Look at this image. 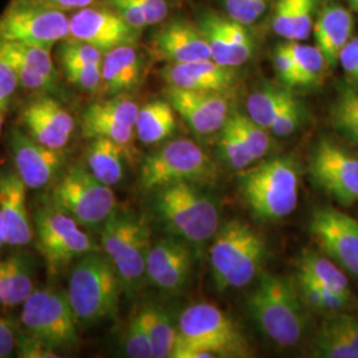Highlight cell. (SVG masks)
I'll return each instance as SVG.
<instances>
[{
	"instance_id": "cell-29",
	"label": "cell",
	"mask_w": 358,
	"mask_h": 358,
	"mask_svg": "<svg viewBox=\"0 0 358 358\" xmlns=\"http://www.w3.org/2000/svg\"><path fill=\"white\" fill-rule=\"evenodd\" d=\"M174 108L169 101L154 100L140 108L136 121V137L143 145L165 141L177 128Z\"/></svg>"
},
{
	"instance_id": "cell-25",
	"label": "cell",
	"mask_w": 358,
	"mask_h": 358,
	"mask_svg": "<svg viewBox=\"0 0 358 358\" xmlns=\"http://www.w3.org/2000/svg\"><path fill=\"white\" fill-rule=\"evenodd\" d=\"M143 63L134 44L115 47L103 53V88L110 94L134 90L141 83Z\"/></svg>"
},
{
	"instance_id": "cell-56",
	"label": "cell",
	"mask_w": 358,
	"mask_h": 358,
	"mask_svg": "<svg viewBox=\"0 0 358 358\" xmlns=\"http://www.w3.org/2000/svg\"><path fill=\"white\" fill-rule=\"evenodd\" d=\"M334 108L345 110L348 113L356 115L358 118V90H353V88H348L344 90Z\"/></svg>"
},
{
	"instance_id": "cell-59",
	"label": "cell",
	"mask_w": 358,
	"mask_h": 358,
	"mask_svg": "<svg viewBox=\"0 0 358 358\" xmlns=\"http://www.w3.org/2000/svg\"><path fill=\"white\" fill-rule=\"evenodd\" d=\"M350 1H352V4H353V7H355V8H357L358 0H350Z\"/></svg>"
},
{
	"instance_id": "cell-34",
	"label": "cell",
	"mask_w": 358,
	"mask_h": 358,
	"mask_svg": "<svg viewBox=\"0 0 358 358\" xmlns=\"http://www.w3.org/2000/svg\"><path fill=\"white\" fill-rule=\"evenodd\" d=\"M299 75V87L319 85L329 65L325 56L316 45H307L299 41L288 43Z\"/></svg>"
},
{
	"instance_id": "cell-12",
	"label": "cell",
	"mask_w": 358,
	"mask_h": 358,
	"mask_svg": "<svg viewBox=\"0 0 358 358\" xmlns=\"http://www.w3.org/2000/svg\"><path fill=\"white\" fill-rule=\"evenodd\" d=\"M69 32V16L64 11L34 1L13 0L0 15V43H23L52 50Z\"/></svg>"
},
{
	"instance_id": "cell-5",
	"label": "cell",
	"mask_w": 358,
	"mask_h": 358,
	"mask_svg": "<svg viewBox=\"0 0 358 358\" xmlns=\"http://www.w3.org/2000/svg\"><path fill=\"white\" fill-rule=\"evenodd\" d=\"M122 291L117 269L103 251L81 256L71 271L66 291L80 328H90L112 317Z\"/></svg>"
},
{
	"instance_id": "cell-19",
	"label": "cell",
	"mask_w": 358,
	"mask_h": 358,
	"mask_svg": "<svg viewBox=\"0 0 358 358\" xmlns=\"http://www.w3.org/2000/svg\"><path fill=\"white\" fill-rule=\"evenodd\" d=\"M0 59L11 65L22 88L38 94L59 92L60 76L52 60L51 50L6 41L0 43Z\"/></svg>"
},
{
	"instance_id": "cell-35",
	"label": "cell",
	"mask_w": 358,
	"mask_h": 358,
	"mask_svg": "<svg viewBox=\"0 0 358 358\" xmlns=\"http://www.w3.org/2000/svg\"><path fill=\"white\" fill-rule=\"evenodd\" d=\"M296 282L303 304L317 312H325L328 315L343 312V309H345L350 301L349 296L337 294L307 279L296 278Z\"/></svg>"
},
{
	"instance_id": "cell-52",
	"label": "cell",
	"mask_w": 358,
	"mask_h": 358,
	"mask_svg": "<svg viewBox=\"0 0 358 358\" xmlns=\"http://www.w3.org/2000/svg\"><path fill=\"white\" fill-rule=\"evenodd\" d=\"M333 122H334L336 129L345 138L358 146V118L356 115L334 108L333 109Z\"/></svg>"
},
{
	"instance_id": "cell-39",
	"label": "cell",
	"mask_w": 358,
	"mask_h": 358,
	"mask_svg": "<svg viewBox=\"0 0 358 358\" xmlns=\"http://www.w3.org/2000/svg\"><path fill=\"white\" fill-rule=\"evenodd\" d=\"M312 353L315 357L320 358H358L355 348L325 325H321L313 338Z\"/></svg>"
},
{
	"instance_id": "cell-15",
	"label": "cell",
	"mask_w": 358,
	"mask_h": 358,
	"mask_svg": "<svg viewBox=\"0 0 358 358\" xmlns=\"http://www.w3.org/2000/svg\"><path fill=\"white\" fill-rule=\"evenodd\" d=\"M140 31L115 13L100 7H85L69 16V32L66 38L90 44L100 51H110L115 47L134 44Z\"/></svg>"
},
{
	"instance_id": "cell-7",
	"label": "cell",
	"mask_w": 358,
	"mask_h": 358,
	"mask_svg": "<svg viewBox=\"0 0 358 358\" xmlns=\"http://www.w3.org/2000/svg\"><path fill=\"white\" fill-rule=\"evenodd\" d=\"M69 217L83 229L103 227L117 208L115 192L110 186L96 178L88 169H68L52 185L50 203Z\"/></svg>"
},
{
	"instance_id": "cell-48",
	"label": "cell",
	"mask_w": 358,
	"mask_h": 358,
	"mask_svg": "<svg viewBox=\"0 0 358 358\" xmlns=\"http://www.w3.org/2000/svg\"><path fill=\"white\" fill-rule=\"evenodd\" d=\"M296 0H278L272 16V29L282 38L292 40Z\"/></svg>"
},
{
	"instance_id": "cell-28",
	"label": "cell",
	"mask_w": 358,
	"mask_h": 358,
	"mask_svg": "<svg viewBox=\"0 0 358 358\" xmlns=\"http://www.w3.org/2000/svg\"><path fill=\"white\" fill-rule=\"evenodd\" d=\"M128 154L124 146L112 140L92 138L85 155L87 166L96 178L112 187L124 178V162Z\"/></svg>"
},
{
	"instance_id": "cell-38",
	"label": "cell",
	"mask_w": 358,
	"mask_h": 358,
	"mask_svg": "<svg viewBox=\"0 0 358 358\" xmlns=\"http://www.w3.org/2000/svg\"><path fill=\"white\" fill-rule=\"evenodd\" d=\"M103 52L71 38H64L57 50V60L63 69L90 64H103Z\"/></svg>"
},
{
	"instance_id": "cell-54",
	"label": "cell",
	"mask_w": 358,
	"mask_h": 358,
	"mask_svg": "<svg viewBox=\"0 0 358 358\" xmlns=\"http://www.w3.org/2000/svg\"><path fill=\"white\" fill-rule=\"evenodd\" d=\"M17 325L10 317H0V358L10 357L16 348Z\"/></svg>"
},
{
	"instance_id": "cell-9",
	"label": "cell",
	"mask_w": 358,
	"mask_h": 358,
	"mask_svg": "<svg viewBox=\"0 0 358 358\" xmlns=\"http://www.w3.org/2000/svg\"><path fill=\"white\" fill-rule=\"evenodd\" d=\"M150 245V230L146 222L131 213H115L103 224V252L117 269L124 291L140 289L146 278Z\"/></svg>"
},
{
	"instance_id": "cell-47",
	"label": "cell",
	"mask_w": 358,
	"mask_h": 358,
	"mask_svg": "<svg viewBox=\"0 0 358 358\" xmlns=\"http://www.w3.org/2000/svg\"><path fill=\"white\" fill-rule=\"evenodd\" d=\"M273 66L279 80L287 88L299 87V75L288 44L279 45L273 52Z\"/></svg>"
},
{
	"instance_id": "cell-36",
	"label": "cell",
	"mask_w": 358,
	"mask_h": 358,
	"mask_svg": "<svg viewBox=\"0 0 358 358\" xmlns=\"http://www.w3.org/2000/svg\"><path fill=\"white\" fill-rule=\"evenodd\" d=\"M217 150L223 162H226V165L235 171L245 170L256 162L255 158L250 153L248 148L229 122V120L219 131Z\"/></svg>"
},
{
	"instance_id": "cell-14",
	"label": "cell",
	"mask_w": 358,
	"mask_h": 358,
	"mask_svg": "<svg viewBox=\"0 0 358 358\" xmlns=\"http://www.w3.org/2000/svg\"><path fill=\"white\" fill-rule=\"evenodd\" d=\"M309 232L324 255L358 278V219L336 207H319L312 213Z\"/></svg>"
},
{
	"instance_id": "cell-50",
	"label": "cell",
	"mask_w": 358,
	"mask_h": 358,
	"mask_svg": "<svg viewBox=\"0 0 358 358\" xmlns=\"http://www.w3.org/2000/svg\"><path fill=\"white\" fill-rule=\"evenodd\" d=\"M19 80L11 65L0 59V112L6 113L19 88Z\"/></svg>"
},
{
	"instance_id": "cell-4",
	"label": "cell",
	"mask_w": 358,
	"mask_h": 358,
	"mask_svg": "<svg viewBox=\"0 0 358 358\" xmlns=\"http://www.w3.org/2000/svg\"><path fill=\"white\" fill-rule=\"evenodd\" d=\"M239 189L256 219L278 222L289 217L299 203L300 177L292 157H273L239 174Z\"/></svg>"
},
{
	"instance_id": "cell-2",
	"label": "cell",
	"mask_w": 358,
	"mask_h": 358,
	"mask_svg": "<svg viewBox=\"0 0 358 358\" xmlns=\"http://www.w3.org/2000/svg\"><path fill=\"white\" fill-rule=\"evenodd\" d=\"M247 308L256 327L280 348L300 343L306 331L303 301L289 279L262 272L255 289L247 299Z\"/></svg>"
},
{
	"instance_id": "cell-58",
	"label": "cell",
	"mask_w": 358,
	"mask_h": 358,
	"mask_svg": "<svg viewBox=\"0 0 358 358\" xmlns=\"http://www.w3.org/2000/svg\"><path fill=\"white\" fill-rule=\"evenodd\" d=\"M3 124H4V113L0 112V134H1V130H3Z\"/></svg>"
},
{
	"instance_id": "cell-24",
	"label": "cell",
	"mask_w": 358,
	"mask_h": 358,
	"mask_svg": "<svg viewBox=\"0 0 358 358\" xmlns=\"http://www.w3.org/2000/svg\"><path fill=\"white\" fill-rule=\"evenodd\" d=\"M161 77L167 87L224 93L234 85L236 73L234 68L219 65L214 60H202L182 64L169 63L161 71Z\"/></svg>"
},
{
	"instance_id": "cell-49",
	"label": "cell",
	"mask_w": 358,
	"mask_h": 358,
	"mask_svg": "<svg viewBox=\"0 0 358 358\" xmlns=\"http://www.w3.org/2000/svg\"><path fill=\"white\" fill-rule=\"evenodd\" d=\"M112 10H115L129 26L141 31L148 27V20L137 0H108Z\"/></svg>"
},
{
	"instance_id": "cell-22",
	"label": "cell",
	"mask_w": 358,
	"mask_h": 358,
	"mask_svg": "<svg viewBox=\"0 0 358 358\" xmlns=\"http://www.w3.org/2000/svg\"><path fill=\"white\" fill-rule=\"evenodd\" d=\"M28 187L13 170H0V213L6 245L24 247L35 235L34 222L27 207Z\"/></svg>"
},
{
	"instance_id": "cell-55",
	"label": "cell",
	"mask_w": 358,
	"mask_h": 358,
	"mask_svg": "<svg viewBox=\"0 0 358 358\" xmlns=\"http://www.w3.org/2000/svg\"><path fill=\"white\" fill-rule=\"evenodd\" d=\"M23 1H34L38 4L64 11V13H73L77 10L90 7L96 0H23Z\"/></svg>"
},
{
	"instance_id": "cell-26",
	"label": "cell",
	"mask_w": 358,
	"mask_h": 358,
	"mask_svg": "<svg viewBox=\"0 0 358 358\" xmlns=\"http://www.w3.org/2000/svg\"><path fill=\"white\" fill-rule=\"evenodd\" d=\"M353 17L350 13L337 4L328 6L313 24L316 47L322 52L329 68L338 63L340 52L350 40L353 32Z\"/></svg>"
},
{
	"instance_id": "cell-11",
	"label": "cell",
	"mask_w": 358,
	"mask_h": 358,
	"mask_svg": "<svg viewBox=\"0 0 358 358\" xmlns=\"http://www.w3.org/2000/svg\"><path fill=\"white\" fill-rule=\"evenodd\" d=\"M22 325L55 350L72 349L78 344V321L66 292L35 288L22 309Z\"/></svg>"
},
{
	"instance_id": "cell-30",
	"label": "cell",
	"mask_w": 358,
	"mask_h": 358,
	"mask_svg": "<svg viewBox=\"0 0 358 358\" xmlns=\"http://www.w3.org/2000/svg\"><path fill=\"white\" fill-rule=\"evenodd\" d=\"M296 278L307 279L337 294L350 297V287L345 271L324 254L306 251L297 262Z\"/></svg>"
},
{
	"instance_id": "cell-53",
	"label": "cell",
	"mask_w": 358,
	"mask_h": 358,
	"mask_svg": "<svg viewBox=\"0 0 358 358\" xmlns=\"http://www.w3.org/2000/svg\"><path fill=\"white\" fill-rule=\"evenodd\" d=\"M142 13H145L148 26H157L165 22L169 13L170 4L169 0H137Z\"/></svg>"
},
{
	"instance_id": "cell-16",
	"label": "cell",
	"mask_w": 358,
	"mask_h": 358,
	"mask_svg": "<svg viewBox=\"0 0 358 358\" xmlns=\"http://www.w3.org/2000/svg\"><path fill=\"white\" fill-rule=\"evenodd\" d=\"M10 146L15 171L29 190L51 186L63 174L66 162L63 150L38 143L20 129L11 130Z\"/></svg>"
},
{
	"instance_id": "cell-51",
	"label": "cell",
	"mask_w": 358,
	"mask_h": 358,
	"mask_svg": "<svg viewBox=\"0 0 358 358\" xmlns=\"http://www.w3.org/2000/svg\"><path fill=\"white\" fill-rule=\"evenodd\" d=\"M338 63L343 66L348 80L358 87V38H350L340 52Z\"/></svg>"
},
{
	"instance_id": "cell-42",
	"label": "cell",
	"mask_w": 358,
	"mask_h": 358,
	"mask_svg": "<svg viewBox=\"0 0 358 358\" xmlns=\"http://www.w3.org/2000/svg\"><path fill=\"white\" fill-rule=\"evenodd\" d=\"M65 78L77 90L88 93H96L103 88L101 64L84 65L76 68L63 69Z\"/></svg>"
},
{
	"instance_id": "cell-43",
	"label": "cell",
	"mask_w": 358,
	"mask_h": 358,
	"mask_svg": "<svg viewBox=\"0 0 358 358\" xmlns=\"http://www.w3.org/2000/svg\"><path fill=\"white\" fill-rule=\"evenodd\" d=\"M268 0H224V8L227 16L250 26L266 13Z\"/></svg>"
},
{
	"instance_id": "cell-37",
	"label": "cell",
	"mask_w": 358,
	"mask_h": 358,
	"mask_svg": "<svg viewBox=\"0 0 358 358\" xmlns=\"http://www.w3.org/2000/svg\"><path fill=\"white\" fill-rule=\"evenodd\" d=\"M229 122L236 130L239 137L243 140L250 153L255 158L256 162L268 154L271 149V137L267 129L262 128L248 115H242L239 112L230 113Z\"/></svg>"
},
{
	"instance_id": "cell-18",
	"label": "cell",
	"mask_w": 358,
	"mask_h": 358,
	"mask_svg": "<svg viewBox=\"0 0 358 358\" xmlns=\"http://www.w3.org/2000/svg\"><path fill=\"white\" fill-rule=\"evenodd\" d=\"M192 272V245L177 236L150 245L146 259V279L162 292H182Z\"/></svg>"
},
{
	"instance_id": "cell-1",
	"label": "cell",
	"mask_w": 358,
	"mask_h": 358,
	"mask_svg": "<svg viewBox=\"0 0 358 358\" xmlns=\"http://www.w3.org/2000/svg\"><path fill=\"white\" fill-rule=\"evenodd\" d=\"M251 348L238 324L214 304L183 309L171 358L248 357Z\"/></svg>"
},
{
	"instance_id": "cell-32",
	"label": "cell",
	"mask_w": 358,
	"mask_h": 358,
	"mask_svg": "<svg viewBox=\"0 0 358 358\" xmlns=\"http://www.w3.org/2000/svg\"><path fill=\"white\" fill-rule=\"evenodd\" d=\"M140 313L150 338L154 358H171L177 325L173 324L169 310L158 304H146L140 309Z\"/></svg>"
},
{
	"instance_id": "cell-33",
	"label": "cell",
	"mask_w": 358,
	"mask_h": 358,
	"mask_svg": "<svg viewBox=\"0 0 358 358\" xmlns=\"http://www.w3.org/2000/svg\"><path fill=\"white\" fill-rule=\"evenodd\" d=\"M291 94L292 93L288 88L266 87L256 90L250 94L247 100V115L262 128L269 130Z\"/></svg>"
},
{
	"instance_id": "cell-31",
	"label": "cell",
	"mask_w": 358,
	"mask_h": 358,
	"mask_svg": "<svg viewBox=\"0 0 358 358\" xmlns=\"http://www.w3.org/2000/svg\"><path fill=\"white\" fill-rule=\"evenodd\" d=\"M83 137L92 140L97 137L120 143L130 152L136 137V129L118 121L113 115L105 113L97 103H90L81 115Z\"/></svg>"
},
{
	"instance_id": "cell-46",
	"label": "cell",
	"mask_w": 358,
	"mask_h": 358,
	"mask_svg": "<svg viewBox=\"0 0 358 358\" xmlns=\"http://www.w3.org/2000/svg\"><path fill=\"white\" fill-rule=\"evenodd\" d=\"M316 0H296L294 7V32L291 41H304L313 31V13Z\"/></svg>"
},
{
	"instance_id": "cell-13",
	"label": "cell",
	"mask_w": 358,
	"mask_h": 358,
	"mask_svg": "<svg viewBox=\"0 0 358 358\" xmlns=\"http://www.w3.org/2000/svg\"><path fill=\"white\" fill-rule=\"evenodd\" d=\"M309 176L316 187L338 205L358 202V157L328 138L313 148L309 158Z\"/></svg>"
},
{
	"instance_id": "cell-60",
	"label": "cell",
	"mask_w": 358,
	"mask_h": 358,
	"mask_svg": "<svg viewBox=\"0 0 358 358\" xmlns=\"http://www.w3.org/2000/svg\"><path fill=\"white\" fill-rule=\"evenodd\" d=\"M356 10H357V11H358V7H357V8H356Z\"/></svg>"
},
{
	"instance_id": "cell-45",
	"label": "cell",
	"mask_w": 358,
	"mask_h": 358,
	"mask_svg": "<svg viewBox=\"0 0 358 358\" xmlns=\"http://www.w3.org/2000/svg\"><path fill=\"white\" fill-rule=\"evenodd\" d=\"M327 328L337 333L346 343L355 348L358 353V319L344 312H337L328 315V317L322 322Z\"/></svg>"
},
{
	"instance_id": "cell-6",
	"label": "cell",
	"mask_w": 358,
	"mask_h": 358,
	"mask_svg": "<svg viewBox=\"0 0 358 358\" xmlns=\"http://www.w3.org/2000/svg\"><path fill=\"white\" fill-rule=\"evenodd\" d=\"M155 210L173 236L192 247L211 242L220 227L217 202L201 185L183 182L157 190Z\"/></svg>"
},
{
	"instance_id": "cell-27",
	"label": "cell",
	"mask_w": 358,
	"mask_h": 358,
	"mask_svg": "<svg viewBox=\"0 0 358 358\" xmlns=\"http://www.w3.org/2000/svg\"><path fill=\"white\" fill-rule=\"evenodd\" d=\"M34 264L29 256L22 252L0 260V308L23 306L35 291Z\"/></svg>"
},
{
	"instance_id": "cell-44",
	"label": "cell",
	"mask_w": 358,
	"mask_h": 358,
	"mask_svg": "<svg viewBox=\"0 0 358 358\" xmlns=\"http://www.w3.org/2000/svg\"><path fill=\"white\" fill-rule=\"evenodd\" d=\"M16 356L20 358H56L57 350L41 341L38 337L26 332L24 329L17 331L16 337Z\"/></svg>"
},
{
	"instance_id": "cell-40",
	"label": "cell",
	"mask_w": 358,
	"mask_h": 358,
	"mask_svg": "<svg viewBox=\"0 0 358 358\" xmlns=\"http://www.w3.org/2000/svg\"><path fill=\"white\" fill-rule=\"evenodd\" d=\"M124 350L128 357L154 358L153 348L140 310L129 321L124 337Z\"/></svg>"
},
{
	"instance_id": "cell-20",
	"label": "cell",
	"mask_w": 358,
	"mask_h": 358,
	"mask_svg": "<svg viewBox=\"0 0 358 358\" xmlns=\"http://www.w3.org/2000/svg\"><path fill=\"white\" fill-rule=\"evenodd\" d=\"M198 28L211 52V60L223 66L238 68L245 64L254 51V41L245 26L217 13H206Z\"/></svg>"
},
{
	"instance_id": "cell-10",
	"label": "cell",
	"mask_w": 358,
	"mask_h": 358,
	"mask_svg": "<svg viewBox=\"0 0 358 358\" xmlns=\"http://www.w3.org/2000/svg\"><path fill=\"white\" fill-rule=\"evenodd\" d=\"M36 247L48 272L56 275L81 256L99 247L76 220L51 205L40 207L34 215Z\"/></svg>"
},
{
	"instance_id": "cell-8",
	"label": "cell",
	"mask_w": 358,
	"mask_h": 358,
	"mask_svg": "<svg viewBox=\"0 0 358 358\" xmlns=\"http://www.w3.org/2000/svg\"><path fill=\"white\" fill-rule=\"evenodd\" d=\"M217 167L195 142L178 138L149 154L142 162L140 182L145 190H159L176 183L210 185Z\"/></svg>"
},
{
	"instance_id": "cell-23",
	"label": "cell",
	"mask_w": 358,
	"mask_h": 358,
	"mask_svg": "<svg viewBox=\"0 0 358 358\" xmlns=\"http://www.w3.org/2000/svg\"><path fill=\"white\" fill-rule=\"evenodd\" d=\"M153 48L171 64L211 60L208 44L199 28L182 19L167 23L154 35Z\"/></svg>"
},
{
	"instance_id": "cell-21",
	"label": "cell",
	"mask_w": 358,
	"mask_h": 358,
	"mask_svg": "<svg viewBox=\"0 0 358 358\" xmlns=\"http://www.w3.org/2000/svg\"><path fill=\"white\" fill-rule=\"evenodd\" d=\"M165 94L174 110L196 134L217 133L229 120L230 105L223 93L167 87Z\"/></svg>"
},
{
	"instance_id": "cell-57",
	"label": "cell",
	"mask_w": 358,
	"mask_h": 358,
	"mask_svg": "<svg viewBox=\"0 0 358 358\" xmlns=\"http://www.w3.org/2000/svg\"><path fill=\"white\" fill-rule=\"evenodd\" d=\"M6 245V239H4V227H3V219H1V213H0V250Z\"/></svg>"
},
{
	"instance_id": "cell-41",
	"label": "cell",
	"mask_w": 358,
	"mask_h": 358,
	"mask_svg": "<svg viewBox=\"0 0 358 358\" xmlns=\"http://www.w3.org/2000/svg\"><path fill=\"white\" fill-rule=\"evenodd\" d=\"M301 120H303V108L296 100L294 94H291L282 105L279 115H276L269 130L278 137H288L297 130Z\"/></svg>"
},
{
	"instance_id": "cell-3",
	"label": "cell",
	"mask_w": 358,
	"mask_h": 358,
	"mask_svg": "<svg viewBox=\"0 0 358 358\" xmlns=\"http://www.w3.org/2000/svg\"><path fill=\"white\" fill-rule=\"evenodd\" d=\"M213 282L219 292L254 282L267 257V244L250 224L234 219L219 227L210 248Z\"/></svg>"
},
{
	"instance_id": "cell-17",
	"label": "cell",
	"mask_w": 358,
	"mask_h": 358,
	"mask_svg": "<svg viewBox=\"0 0 358 358\" xmlns=\"http://www.w3.org/2000/svg\"><path fill=\"white\" fill-rule=\"evenodd\" d=\"M19 120L28 136L57 150H64L76 128L75 118L48 93H41L27 103Z\"/></svg>"
}]
</instances>
